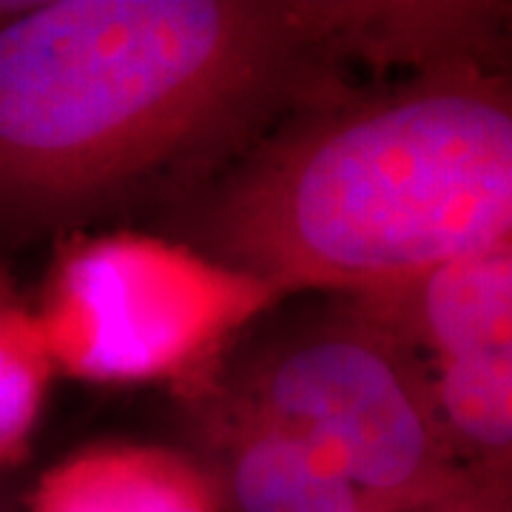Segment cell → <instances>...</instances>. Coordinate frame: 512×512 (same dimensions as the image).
Wrapping results in <instances>:
<instances>
[{"label": "cell", "instance_id": "1", "mask_svg": "<svg viewBox=\"0 0 512 512\" xmlns=\"http://www.w3.org/2000/svg\"><path fill=\"white\" fill-rule=\"evenodd\" d=\"M353 60L365 3L29 0L0 26V256L160 214Z\"/></svg>", "mask_w": 512, "mask_h": 512}, {"label": "cell", "instance_id": "2", "mask_svg": "<svg viewBox=\"0 0 512 512\" xmlns=\"http://www.w3.org/2000/svg\"><path fill=\"white\" fill-rule=\"evenodd\" d=\"M151 220L285 299L396 288L512 242V89L464 72L350 89Z\"/></svg>", "mask_w": 512, "mask_h": 512}, {"label": "cell", "instance_id": "3", "mask_svg": "<svg viewBox=\"0 0 512 512\" xmlns=\"http://www.w3.org/2000/svg\"><path fill=\"white\" fill-rule=\"evenodd\" d=\"M316 296L265 313L185 393V404L311 441L345 470L373 512L450 490L464 467H456L433 384L413 348L353 296Z\"/></svg>", "mask_w": 512, "mask_h": 512}, {"label": "cell", "instance_id": "4", "mask_svg": "<svg viewBox=\"0 0 512 512\" xmlns=\"http://www.w3.org/2000/svg\"><path fill=\"white\" fill-rule=\"evenodd\" d=\"M282 302L185 242L120 228L57 239L35 311L60 376L171 382L185 396Z\"/></svg>", "mask_w": 512, "mask_h": 512}, {"label": "cell", "instance_id": "5", "mask_svg": "<svg viewBox=\"0 0 512 512\" xmlns=\"http://www.w3.org/2000/svg\"><path fill=\"white\" fill-rule=\"evenodd\" d=\"M197 453L222 512H373L311 441L265 421L188 404Z\"/></svg>", "mask_w": 512, "mask_h": 512}, {"label": "cell", "instance_id": "6", "mask_svg": "<svg viewBox=\"0 0 512 512\" xmlns=\"http://www.w3.org/2000/svg\"><path fill=\"white\" fill-rule=\"evenodd\" d=\"M26 512H222L191 453L160 444L100 441L43 470Z\"/></svg>", "mask_w": 512, "mask_h": 512}, {"label": "cell", "instance_id": "7", "mask_svg": "<svg viewBox=\"0 0 512 512\" xmlns=\"http://www.w3.org/2000/svg\"><path fill=\"white\" fill-rule=\"evenodd\" d=\"M55 376L35 305L0 256V481L32 453Z\"/></svg>", "mask_w": 512, "mask_h": 512}, {"label": "cell", "instance_id": "8", "mask_svg": "<svg viewBox=\"0 0 512 512\" xmlns=\"http://www.w3.org/2000/svg\"><path fill=\"white\" fill-rule=\"evenodd\" d=\"M382 512H512V476L493 467H467L464 476L436 498Z\"/></svg>", "mask_w": 512, "mask_h": 512}, {"label": "cell", "instance_id": "9", "mask_svg": "<svg viewBox=\"0 0 512 512\" xmlns=\"http://www.w3.org/2000/svg\"><path fill=\"white\" fill-rule=\"evenodd\" d=\"M0 512H26L23 510V498L12 493V487L6 481H0Z\"/></svg>", "mask_w": 512, "mask_h": 512}]
</instances>
